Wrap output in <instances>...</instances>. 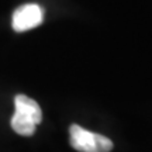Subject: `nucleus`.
I'll return each mask as SVG.
<instances>
[{"instance_id":"f257e3e1","label":"nucleus","mask_w":152,"mask_h":152,"mask_svg":"<svg viewBox=\"0 0 152 152\" xmlns=\"http://www.w3.org/2000/svg\"><path fill=\"white\" fill-rule=\"evenodd\" d=\"M14 106H16V111L10 121L11 128L18 135H33L37 125L42 120V111L39 104L26 94H17L14 99Z\"/></svg>"},{"instance_id":"f03ea898","label":"nucleus","mask_w":152,"mask_h":152,"mask_svg":"<svg viewBox=\"0 0 152 152\" xmlns=\"http://www.w3.org/2000/svg\"><path fill=\"white\" fill-rule=\"evenodd\" d=\"M71 145L79 152H110L113 142L107 137L85 130L77 124H72L69 128Z\"/></svg>"},{"instance_id":"7ed1b4c3","label":"nucleus","mask_w":152,"mask_h":152,"mask_svg":"<svg viewBox=\"0 0 152 152\" xmlns=\"http://www.w3.org/2000/svg\"><path fill=\"white\" fill-rule=\"evenodd\" d=\"M44 18L42 9L35 3H28V4L20 6L14 14H13V28L17 33L28 31L33 28L38 27Z\"/></svg>"}]
</instances>
